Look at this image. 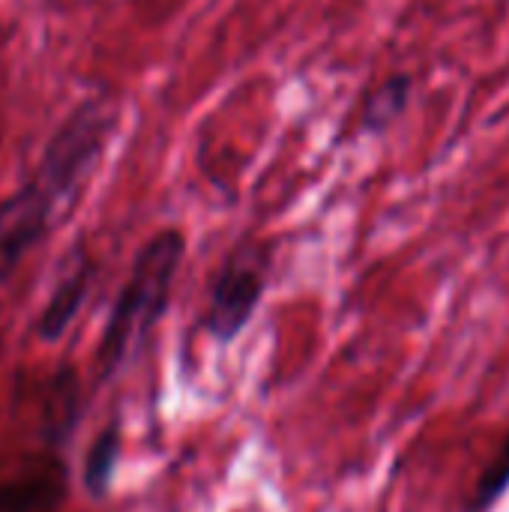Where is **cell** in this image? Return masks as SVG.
Segmentation results:
<instances>
[{"mask_svg": "<svg viewBox=\"0 0 509 512\" xmlns=\"http://www.w3.org/2000/svg\"><path fill=\"white\" fill-rule=\"evenodd\" d=\"M183 258L186 234L180 228H162L138 249L99 339L96 366L102 381L114 378L165 318Z\"/></svg>", "mask_w": 509, "mask_h": 512, "instance_id": "cell-2", "label": "cell"}, {"mask_svg": "<svg viewBox=\"0 0 509 512\" xmlns=\"http://www.w3.org/2000/svg\"><path fill=\"white\" fill-rule=\"evenodd\" d=\"M273 243L258 237H240L222 258L204 309V330L213 342L231 345L252 324L270 282Z\"/></svg>", "mask_w": 509, "mask_h": 512, "instance_id": "cell-3", "label": "cell"}, {"mask_svg": "<svg viewBox=\"0 0 509 512\" xmlns=\"http://www.w3.org/2000/svg\"><path fill=\"white\" fill-rule=\"evenodd\" d=\"M63 495H66V477L54 465L45 471L3 480L0 483V512H45L57 507V501Z\"/></svg>", "mask_w": 509, "mask_h": 512, "instance_id": "cell-6", "label": "cell"}, {"mask_svg": "<svg viewBox=\"0 0 509 512\" xmlns=\"http://www.w3.org/2000/svg\"><path fill=\"white\" fill-rule=\"evenodd\" d=\"M120 459V426L111 423L108 429L99 432V438L93 441L87 459H84V486L90 489V495L102 498L114 480V468Z\"/></svg>", "mask_w": 509, "mask_h": 512, "instance_id": "cell-7", "label": "cell"}, {"mask_svg": "<svg viewBox=\"0 0 509 512\" xmlns=\"http://www.w3.org/2000/svg\"><path fill=\"white\" fill-rule=\"evenodd\" d=\"M509 492V432L498 450V456L489 462V468L480 474L474 495H471V507L468 512H489L504 495Z\"/></svg>", "mask_w": 509, "mask_h": 512, "instance_id": "cell-8", "label": "cell"}, {"mask_svg": "<svg viewBox=\"0 0 509 512\" xmlns=\"http://www.w3.org/2000/svg\"><path fill=\"white\" fill-rule=\"evenodd\" d=\"M414 99V75L411 72H393L381 78L375 87L363 93L360 102V132L369 138H378L390 132L411 108Z\"/></svg>", "mask_w": 509, "mask_h": 512, "instance_id": "cell-5", "label": "cell"}, {"mask_svg": "<svg viewBox=\"0 0 509 512\" xmlns=\"http://www.w3.org/2000/svg\"><path fill=\"white\" fill-rule=\"evenodd\" d=\"M90 282H93V264H90V258L81 249H75L69 264H66V270H63V276L57 279V285L51 291L39 321H36L39 339L57 342L69 330V324L75 321V315L81 312V306L87 300Z\"/></svg>", "mask_w": 509, "mask_h": 512, "instance_id": "cell-4", "label": "cell"}, {"mask_svg": "<svg viewBox=\"0 0 509 512\" xmlns=\"http://www.w3.org/2000/svg\"><path fill=\"white\" fill-rule=\"evenodd\" d=\"M117 129L111 96L81 99L48 138L33 174L0 201V279L72 210Z\"/></svg>", "mask_w": 509, "mask_h": 512, "instance_id": "cell-1", "label": "cell"}]
</instances>
